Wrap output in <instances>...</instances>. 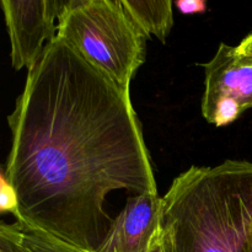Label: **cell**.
<instances>
[{"mask_svg": "<svg viewBox=\"0 0 252 252\" xmlns=\"http://www.w3.org/2000/svg\"><path fill=\"white\" fill-rule=\"evenodd\" d=\"M7 123L4 176L21 228L96 252L113 220L111 192L159 193L129 91L57 34L27 71Z\"/></svg>", "mask_w": 252, "mask_h": 252, "instance_id": "1", "label": "cell"}, {"mask_svg": "<svg viewBox=\"0 0 252 252\" xmlns=\"http://www.w3.org/2000/svg\"><path fill=\"white\" fill-rule=\"evenodd\" d=\"M160 220L170 252H248L252 162L191 166L161 197Z\"/></svg>", "mask_w": 252, "mask_h": 252, "instance_id": "2", "label": "cell"}, {"mask_svg": "<svg viewBox=\"0 0 252 252\" xmlns=\"http://www.w3.org/2000/svg\"><path fill=\"white\" fill-rule=\"evenodd\" d=\"M56 34L127 91L147 57L149 36L116 0H71Z\"/></svg>", "mask_w": 252, "mask_h": 252, "instance_id": "3", "label": "cell"}, {"mask_svg": "<svg viewBox=\"0 0 252 252\" xmlns=\"http://www.w3.org/2000/svg\"><path fill=\"white\" fill-rule=\"evenodd\" d=\"M16 70L33 66L44 46L56 36V0H0Z\"/></svg>", "mask_w": 252, "mask_h": 252, "instance_id": "4", "label": "cell"}, {"mask_svg": "<svg viewBox=\"0 0 252 252\" xmlns=\"http://www.w3.org/2000/svg\"><path fill=\"white\" fill-rule=\"evenodd\" d=\"M160 219L159 193L129 197L96 252H148L160 234Z\"/></svg>", "mask_w": 252, "mask_h": 252, "instance_id": "5", "label": "cell"}, {"mask_svg": "<svg viewBox=\"0 0 252 252\" xmlns=\"http://www.w3.org/2000/svg\"><path fill=\"white\" fill-rule=\"evenodd\" d=\"M202 110L219 100H234L245 112L252 108V61L240 56L236 47L220 43L211 62L204 64Z\"/></svg>", "mask_w": 252, "mask_h": 252, "instance_id": "6", "label": "cell"}, {"mask_svg": "<svg viewBox=\"0 0 252 252\" xmlns=\"http://www.w3.org/2000/svg\"><path fill=\"white\" fill-rule=\"evenodd\" d=\"M135 24L164 43L174 26V0H116Z\"/></svg>", "mask_w": 252, "mask_h": 252, "instance_id": "7", "label": "cell"}, {"mask_svg": "<svg viewBox=\"0 0 252 252\" xmlns=\"http://www.w3.org/2000/svg\"><path fill=\"white\" fill-rule=\"evenodd\" d=\"M19 228L21 229L22 243L29 249L30 252H90L75 248L70 244L63 243L42 231L25 229L21 226Z\"/></svg>", "mask_w": 252, "mask_h": 252, "instance_id": "8", "label": "cell"}, {"mask_svg": "<svg viewBox=\"0 0 252 252\" xmlns=\"http://www.w3.org/2000/svg\"><path fill=\"white\" fill-rule=\"evenodd\" d=\"M0 252H30L22 243L21 229L17 223L0 221Z\"/></svg>", "mask_w": 252, "mask_h": 252, "instance_id": "9", "label": "cell"}, {"mask_svg": "<svg viewBox=\"0 0 252 252\" xmlns=\"http://www.w3.org/2000/svg\"><path fill=\"white\" fill-rule=\"evenodd\" d=\"M17 207L16 192L7 182L6 177L0 174V213L10 212L14 214Z\"/></svg>", "mask_w": 252, "mask_h": 252, "instance_id": "10", "label": "cell"}, {"mask_svg": "<svg viewBox=\"0 0 252 252\" xmlns=\"http://www.w3.org/2000/svg\"><path fill=\"white\" fill-rule=\"evenodd\" d=\"M182 14H202L207 10V0H174Z\"/></svg>", "mask_w": 252, "mask_h": 252, "instance_id": "11", "label": "cell"}, {"mask_svg": "<svg viewBox=\"0 0 252 252\" xmlns=\"http://www.w3.org/2000/svg\"><path fill=\"white\" fill-rule=\"evenodd\" d=\"M236 52H238L240 56L252 61V32L240 42L239 46H236Z\"/></svg>", "mask_w": 252, "mask_h": 252, "instance_id": "12", "label": "cell"}, {"mask_svg": "<svg viewBox=\"0 0 252 252\" xmlns=\"http://www.w3.org/2000/svg\"><path fill=\"white\" fill-rule=\"evenodd\" d=\"M148 252H170L167 250V248L165 246L164 244V240H162L161 238V231H160L159 236L157 238V240L154 241V244L152 245V248L148 250Z\"/></svg>", "mask_w": 252, "mask_h": 252, "instance_id": "13", "label": "cell"}, {"mask_svg": "<svg viewBox=\"0 0 252 252\" xmlns=\"http://www.w3.org/2000/svg\"><path fill=\"white\" fill-rule=\"evenodd\" d=\"M71 0H56V5H57V14H58V17L63 14L64 10L69 6ZM58 21V20H57Z\"/></svg>", "mask_w": 252, "mask_h": 252, "instance_id": "14", "label": "cell"}, {"mask_svg": "<svg viewBox=\"0 0 252 252\" xmlns=\"http://www.w3.org/2000/svg\"><path fill=\"white\" fill-rule=\"evenodd\" d=\"M248 252H252V226L249 233V240H248Z\"/></svg>", "mask_w": 252, "mask_h": 252, "instance_id": "15", "label": "cell"}]
</instances>
